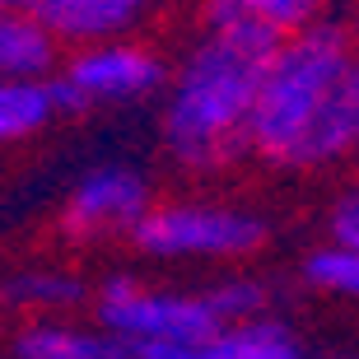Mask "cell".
Returning a JSON list of instances; mask_svg holds the SVG:
<instances>
[{"mask_svg":"<svg viewBox=\"0 0 359 359\" xmlns=\"http://www.w3.org/2000/svg\"><path fill=\"white\" fill-rule=\"evenodd\" d=\"M276 38L262 24L205 28V38L182 56L163 93V149L191 173H215L252 149V112L266 80Z\"/></svg>","mask_w":359,"mask_h":359,"instance_id":"obj_1","label":"cell"},{"mask_svg":"<svg viewBox=\"0 0 359 359\" xmlns=\"http://www.w3.org/2000/svg\"><path fill=\"white\" fill-rule=\"evenodd\" d=\"M359 56V42L346 24H322L294 33L276 47L266 66V80L257 93L252 112V154H262L276 168H290L299 140L308 135L318 107L327 103L332 84L346 75V66Z\"/></svg>","mask_w":359,"mask_h":359,"instance_id":"obj_2","label":"cell"},{"mask_svg":"<svg viewBox=\"0 0 359 359\" xmlns=\"http://www.w3.org/2000/svg\"><path fill=\"white\" fill-rule=\"evenodd\" d=\"M131 243L159 262H238L266 243V219L229 201H163L131 229Z\"/></svg>","mask_w":359,"mask_h":359,"instance_id":"obj_3","label":"cell"},{"mask_svg":"<svg viewBox=\"0 0 359 359\" xmlns=\"http://www.w3.org/2000/svg\"><path fill=\"white\" fill-rule=\"evenodd\" d=\"M98 332L112 341H159V346H205L224 322L205 294L145 290L135 276H107L93 294Z\"/></svg>","mask_w":359,"mask_h":359,"instance_id":"obj_4","label":"cell"},{"mask_svg":"<svg viewBox=\"0 0 359 359\" xmlns=\"http://www.w3.org/2000/svg\"><path fill=\"white\" fill-rule=\"evenodd\" d=\"M52 84L56 98H61V112H84V107L145 103L149 93H159L168 84V70L145 42L112 38V42L80 47Z\"/></svg>","mask_w":359,"mask_h":359,"instance_id":"obj_5","label":"cell"},{"mask_svg":"<svg viewBox=\"0 0 359 359\" xmlns=\"http://www.w3.org/2000/svg\"><path fill=\"white\" fill-rule=\"evenodd\" d=\"M149 201V182L131 163H98L75 182L61 210V229L70 238H103V233H131Z\"/></svg>","mask_w":359,"mask_h":359,"instance_id":"obj_6","label":"cell"},{"mask_svg":"<svg viewBox=\"0 0 359 359\" xmlns=\"http://www.w3.org/2000/svg\"><path fill=\"white\" fill-rule=\"evenodd\" d=\"M350 154H359V56L332 84L327 103L318 107L308 135L294 149L290 168H327V163H341Z\"/></svg>","mask_w":359,"mask_h":359,"instance_id":"obj_7","label":"cell"},{"mask_svg":"<svg viewBox=\"0 0 359 359\" xmlns=\"http://www.w3.org/2000/svg\"><path fill=\"white\" fill-rule=\"evenodd\" d=\"M56 66V33L38 10H0V80H47Z\"/></svg>","mask_w":359,"mask_h":359,"instance_id":"obj_8","label":"cell"},{"mask_svg":"<svg viewBox=\"0 0 359 359\" xmlns=\"http://www.w3.org/2000/svg\"><path fill=\"white\" fill-rule=\"evenodd\" d=\"M332 0H201L205 28H233V24H262L276 38H294L304 28L322 24Z\"/></svg>","mask_w":359,"mask_h":359,"instance_id":"obj_9","label":"cell"},{"mask_svg":"<svg viewBox=\"0 0 359 359\" xmlns=\"http://www.w3.org/2000/svg\"><path fill=\"white\" fill-rule=\"evenodd\" d=\"M33 10L56 33V42H75V47L112 42L135 24V14L121 10L117 0H38Z\"/></svg>","mask_w":359,"mask_h":359,"instance_id":"obj_10","label":"cell"},{"mask_svg":"<svg viewBox=\"0 0 359 359\" xmlns=\"http://www.w3.org/2000/svg\"><path fill=\"white\" fill-rule=\"evenodd\" d=\"M201 359H304V346L280 318H248L219 327Z\"/></svg>","mask_w":359,"mask_h":359,"instance_id":"obj_11","label":"cell"},{"mask_svg":"<svg viewBox=\"0 0 359 359\" xmlns=\"http://www.w3.org/2000/svg\"><path fill=\"white\" fill-rule=\"evenodd\" d=\"M61 112L52 80H0V145L33 140Z\"/></svg>","mask_w":359,"mask_h":359,"instance_id":"obj_12","label":"cell"},{"mask_svg":"<svg viewBox=\"0 0 359 359\" xmlns=\"http://www.w3.org/2000/svg\"><path fill=\"white\" fill-rule=\"evenodd\" d=\"M117 346L107 332H84L70 322H28L14 336V359H112Z\"/></svg>","mask_w":359,"mask_h":359,"instance_id":"obj_13","label":"cell"},{"mask_svg":"<svg viewBox=\"0 0 359 359\" xmlns=\"http://www.w3.org/2000/svg\"><path fill=\"white\" fill-rule=\"evenodd\" d=\"M0 299L14 308H28V313H61L84 299V285L70 271H19L0 285Z\"/></svg>","mask_w":359,"mask_h":359,"instance_id":"obj_14","label":"cell"},{"mask_svg":"<svg viewBox=\"0 0 359 359\" xmlns=\"http://www.w3.org/2000/svg\"><path fill=\"white\" fill-rule=\"evenodd\" d=\"M304 285H313L318 294H332V299H346V304H359V248L332 238L318 243L304 257Z\"/></svg>","mask_w":359,"mask_h":359,"instance_id":"obj_15","label":"cell"},{"mask_svg":"<svg viewBox=\"0 0 359 359\" xmlns=\"http://www.w3.org/2000/svg\"><path fill=\"white\" fill-rule=\"evenodd\" d=\"M205 299H210V308L219 313V322H248V318H266V304H271V294L266 285L257 276H224V280H215L210 290H205Z\"/></svg>","mask_w":359,"mask_h":359,"instance_id":"obj_16","label":"cell"},{"mask_svg":"<svg viewBox=\"0 0 359 359\" xmlns=\"http://www.w3.org/2000/svg\"><path fill=\"white\" fill-rule=\"evenodd\" d=\"M327 233H332V243L359 248V182H350L346 191H336L332 210H327Z\"/></svg>","mask_w":359,"mask_h":359,"instance_id":"obj_17","label":"cell"},{"mask_svg":"<svg viewBox=\"0 0 359 359\" xmlns=\"http://www.w3.org/2000/svg\"><path fill=\"white\" fill-rule=\"evenodd\" d=\"M112 359H201L205 346H159V341H112Z\"/></svg>","mask_w":359,"mask_h":359,"instance_id":"obj_18","label":"cell"},{"mask_svg":"<svg viewBox=\"0 0 359 359\" xmlns=\"http://www.w3.org/2000/svg\"><path fill=\"white\" fill-rule=\"evenodd\" d=\"M117 5H121V10H131L135 19H140V14H145L149 5H154V0H117Z\"/></svg>","mask_w":359,"mask_h":359,"instance_id":"obj_19","label":"cell"},{"mask_svg":"<svg viewBox=\"0 0 359 359\" xmlns=\"http://www.w3.org/2000/svg\"><path fill=\"white\" fill-rule=\"evenodd\" d=\"M38 0H0V10H33Z\"/></svg>","mask_w":359,"mask_h":359,"instance_id":"obj_20","label":"cell"},{"mask_svg":"<svg viewBox=\"0 0 359 359\" xmlns=\"http://www.w3.org/2000/svg\"><path fill=\"white\" fill-rule=\"evenodd\" d=\"M355 42H359V24H355Z\"/></svg>","mask_w":359,"mask_h":359,"instance_id":"obj_21","label":"cell"},{"mask_svg":"<svg viewBox=\"0 0 359 359\" xmlns=\"http://www.w3.org/2000/svg\"><path fill=\"white\" fill-rule=\"evenodd\" d=\"M341 359H359V355H341Z\"/></svg>","mask_w":359,"mask_h":359,"instance_id":"obj_22","label":"cell"},{"mask_svg":"<svg viewBox=\"0 0 359 359\" xmlns=\"http://www.w3.org/2000/svg\"><path fill=\"white\" fill-rule=\"evenodd\" d=\"M0 359H5V355H0Z\"/></svg>","mask_w":359,"mask_h":359,"instance_id":"obj_23","label":"cell"}]
</instances>
